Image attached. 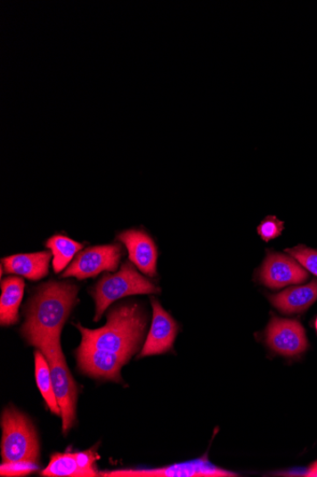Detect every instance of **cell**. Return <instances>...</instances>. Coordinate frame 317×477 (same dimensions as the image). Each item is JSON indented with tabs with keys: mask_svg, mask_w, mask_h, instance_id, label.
Returning <instances> with one entry per match:
<instances>
[{
	"mask_svg": "<svg viewBox=\"0 0 317 477\" xmlns=\"http://www.w3.org/2000/svg\"><path fill=\"white\" fill-rule=\"evenodd\" d=\"M302 476L317 477V461L308 469V471Z\"/></svg>",
	"mask_w": 317,
	"mask_h": 477,
	"instance_id": "603a6c76",
	"label": "cell"
},
{
	"mask_svg": "<svg viewBox=\"0 0 317 477\" xmlns=\"http://www.w3.org/2000/svg\"><path fill=\"white\" fill-rule=\"evenodd\" d=\"M314 326H315V329H316V331H317V318L315 319Z\"/></svg>",
	"mask_w": 317,
	"mask_h": 477,
	"instance_id": "cb8c5ba5",
	"label": "cell"
},
{
	"mask_svg": "<svg viewBox=\"0 0 317 477\" xmlns=\"http://www.w3.org/2000/svg\"><path fill=\"white\" fill-rule=\"evenodd\" d=\"M265 341L273 352L294 358L304 354L309 343L304 326L296 319L272 317L265 331Z\"/></svg>",
	"mask_w": 317,
	"mask_h": 477,
	"instance_id": "52a82bcc",
	"label": "cell"
},
{
	"mask_svg": "<svg viewBox=\"0 0 317 477\" xmlns=\"http://www.w3.org/2000/svg\"><path fill=\"white\" fill-rule=\"evenodd\" d=\"M284 230V222L276 216L266 217L257 227V233L262 240L269 243L279 237Z\"/></svg>",
	"mask_w": 317,
	"mask_h": 477,
	"instance_id": "ffe728a7",
	"label": "cell"
},
{
	"mask_svg": "<svg viewBox=\"0 0 317 477\" xmlns=\"http://www.w3.org/2000/svg\"><path fill=\"white\" fill-rule=\"evenodd\" d=\"M153 317L150 333L139 358L162 355L173 347L175 342L179 325L156 299L151 298Z\"/></svg>",
	"mask_w": 317,
	"mask_h": 477,
	"instance_id": "8fae6325",
	"label": "cell"
},
{
	"mask_svg": "<svg viewBox=\"0 0 317 477\" xmlns=\"http://www.w3.org/2000/svg\"><path fill=\"white\" fill-rule=\"evenodd\" d=\"M52 251H38L33 254H19L3 259L7 274L18 275L37 282L49 273Z\"/></svg>",
	"mask_w": 317,
	"mask_h": 477,
	"instance_id": "5bb4252c",
	"label": "cell"
},
{
	"mask_svg": "<svg viewBox=\"0 0 317 477\" xmlns=\"http://www.w3.org/2000/svg\"><path fill=\"white\" fill-rule=\"evenodd\" d=\"M110 477H236L238 473L215 467L205 456L191 462L152 470H123L101 473Z\"/></svg>",
	"mask_w": 317,
	"mask_h": 477,
	"instance_id": "ba28073f",
	"label": "cell"
},
{
	"mask_svg": "<svg viewBox=\"0 0 317 477\" xmlns=\"http://www.w3.org/2000/svg\"><path fill=\"white\" fill-rule=\"evenodd\" d=\"M150 279L141 276L133 264L126 262L118 274H107L92 290L91 294L95 301L94 321H99L109 306L120 299L134 296V294L160 293Z\"/></svg>",
	"mask_w": 317,
	"mask_h": 477,
	"instance_id": "3957f363",
	"label": "cell"
},
{
	"mask_svg": "<svg viewBox=\"0 0 317 477\" xmlns=\"http://www.w3.org/2000/svg\"><path fill=\"white\" fill-rule=\"evenodd\" d=\"M257 278L266 287L278 290L304 284L308 279V273L294 258L280 252L268 251L263 267L258 271Z\"/></svg>",
	"mask_w": 317,
	"mask_h": 477,
	"instance_id": "9c48e42d",
	"label": "cell"
},
{
	"mask_svg": "<svg viewBox=\"0 0 317 477\" xmlns=\"http://www.w3.org/2000/svg\"><path fill=\"white\" fill-rule=\"evenodd\" d=\"M77 465L80 468L88 472L92 476H97L98 473L95 470L94 462L96 460V454L93 451H85L81 453H75Z\"/></svg>",
	"mask_w": 317,
	"mask_h": 477,
	"instance_id": "7402d4cb",
	"label": "cell"
},
{
	"mask_svg": "<svg viewBox=\"0 0 317 477\" xmlns=\"http://www.w3.org/2000/svg\"><path fill=\"white\" fill-rule=\"evenodd\" d=\"M107 317V325L96 330L76 325L82 334L80 347L109 353L136 354L147 327L141 308L137 305L118 306L111 308Z\"/></svg>",
	"mask_w": 317,
	"mask_h": 477,
	"instance_id": "7a4b0ae2",
	"label": "cell"
},
{
	"mask_svg": "<svg viewBox=\"0 0 317 477\" xmlns=\"http://www.w3.org/2000/svg\"><path fill=\"white\" fill-rule=\"evenodd\" d=\"M268 299L284 315L305 313L317 300V279L306 285L294 286L280 293L270 294Z\"/></svg>",
	"mask_w": 317,
	"mask_h": 477,
	"instance_id": "4fadbf2b",
	"label": "cell"
},
{
	"mask_svg": "<svg viewBox=\"0 0 317 477\" xmlns=\"http://www.w3.org/2000/svg\"><path fill=\"white\" fill-rule=\"evenodd\" d=\"M118 240L127 249L128 258L136 267L150 277L157 276L158 249L145 231L131 229L118 234Z\"/></svg>",
	"mask_w": 317,
	"mask_h": 477,
	"instance_id": "7c38bea8",
	"label": "cell"
},
{
	"mask_svg": "<svg viewBox=\"0 0 317 477\" xmlns=\"http://www.w3.org/2000/svg\"><path fill=\"white\" fill-rule=\"evenodd\" d=\"M24 280L18 276H9L2 284L0 299V324L2 326L17 325L20 321V306L24 294Z\"/></svg>",
	"mask_w": 317,
	"mask_h": 477,
	"instance_id": "9a60e30c",
	"label": "cell"
},
{
	"mask_svg": "<svg viewBox=\"0 0 317 477\" xmlns=\"http://www.w3.org/2000/svg\"><path fill=\"white\" fill-rule=\"evenodd\" d=\"M122 256V246L118 243L85 249L75 258L62 277L74 276L82 280L96 276L101 272L117 271Z\"/></svg>",
	"mask_w": 317,
	"mask_h": 477,
	"instance_id": "8992f818",
	"label": "cell"
},
{
	"mask_svg": "<svg viewBox=\"0 0 317 477\" xmlns=\"http://www.w3.org/2000/svg\"><path fill=\"white\" fill-rule=\"evenodd\" d=\"M78 291L73 283L56 282L42 284L37 289L25 306L21 334L28 344L38 348L42 343L61 340Z\"/></svg>",
	"mask_w": 317,
	"mask_h": 477,
	"instance_id": "6da1fadb",
	"label": "cell"
},
{
	"mask_svg": "<svg viewBox=\"0 0 317 477\" xmlns=\"http://www.w3.org/2000/svg\"><path fill=\"white\" fill-rule=\"evenodd\" d=\"M43 476H92L77 465L75 454H55L50 465L42 472Z\"/></svg>",
	"mask_w": 317,
	"mask_h": 477,
	"instance_id": "ac0fdd59",
	"label": "cell"
},
{
	"mask_svg": "<svg viewBox=\"0 0 317 477\" xmlns=\"http://www.w3.org/2000/svg\"><path fill=\"white\" fill-rule=\"evenodd\" d=\"M2 455L4 462H38L39 443L32 421L12 407L3 413Z\"/></svg>",
	"mask_w": 317,
	"mask_h": 477,
	"instance_id": "277c9868",
	"label": "cell"
},
{
	"mask_svg": "<svg viewBox=\"0 0 317 477\" xmlns=\"http://www.w3.org/2000/svg\"><path fill=\"white\" fill-rule=\"evenodd\" d=\"M132 357L80 346L77 350L78 368L83 374L115 382L121 381V369Z\"/></svg>",
	"mask_w": 317,
	"mask_h": 477,
	"instance_id": "30bf717a",
	"label": "cell"
},
{
	"mask_svg": "<svg viewBox=\"0 0 317 477\" xmlns=\"http://www.w3.org/2000/svg\"><path fill=\"white\" fill-rule=\"evenodd\" d=\"M286 252L298 261L302 267L317 277V250L298 245L292 249H287Z\"/></svg>",
	"mask_w": 317,
	"mask_h": 477,
	"instance_id": "d6986e66",
	"label": "cell"
},
{
	"mask_svg": "<svg viewBox=\"0 0 317 477\" xmlns=\"http://www.w3.org/2000/svg\"><path fill=\"white\" fill-rule=\"evenodd\" d=\"M45 245L52 251L53 267L55 274L62 272L77 252L83 249V244L62 234L50 237Z\"/></svg>",
	"mask_w": 317,
	"mask_h": 477,
	"instance_id": "2e32d148",
	"label": "cell"
},
{
	"mask_svg": "<svg viewBox=\"0 0 317 477\" xmlns=\"http://www.w3.org/2000/svg\"><path fill=\"white\" fill-rule=\"evenodd\" d=\"M35 363H36V381L37 387L41 392L43 399H45L47 405L52 413L56 415L61 416V410L57 402L53 385L52 381V374L49 366L48 360L42 354L41 350H36L35 352Z\"/></svg>",
	"mask_w": 317,
	"mask_h": 477,
	"instance_id": "e0dca14e",
	"label": "cell"
},
{
	"mask_svg": "<svg viewBox=\"0 0 317 477\" xmlns=\"http://www.w3.org/2000/svg\"><path fill=\"white\" fill-rule=\"evenodd\" d=\"M48 360L53 391L61 407L62 429L66 434L77 418V388L62 352L61 340L42 343L38 348Z\"/></svg>",
	"mask_w": 317,
	"mask_h": 477,
	"instance_id": "5b68a950",
	"label": "cell"
},
{
	"mask_svg": "<svg viewBox=\"0 0 317 477\" xmlns=\"http://www.w3.org/2000/svg\"><path fill=\"white\" fill-rule=\"evenodd\" d=\"M37 463L30 461H17L5 463L0 467L2 476H25L38 470Z\"/></svg>",
	"mask_w": 317,
	"mask_h": 477,
	"instance_id": "44dd1931",
	"label": "cell"
}]
</instances>
